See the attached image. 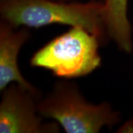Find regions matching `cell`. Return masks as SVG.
Wrapping results in <instances>:
<instances>
[{
    "label": "cell",
    "instance_id": "cell-1",
    "mask_svg": "<svg viewBox=\"0 0 133 133\" xmlns=\"http://www.w3.org/2000/svg\"><path fill=\"white\" fill-rule=\"evenodd\" d=\"M103 2L66 3L53 0H0V17L14 28H38L50 24L80 27L108 39L103 21Z\"/></svg>",
    "mask_w": 133,
    "mask_h": 133
},
{
    "label": "cell",
    "instance_id": "cell-2",
    "mask_svg": "<svg viewBox=\"0 0 133 133\" xmlns=\"http://www.w3.org/2000/svg\"><path fill=\"white\" fill-rule=\"evenodd\" d=\"M39 115L54 120L66 133H98L121 121V113L107 101L88 102L73 82L59 81L38 101Z\"/></svg>",
    "mask_w": 133,
    "mask_h": 133
},
{
    "label": "cell",
    "instance_id": "cell-3",
    "mask_svg": "<svg viewBox=\"0 0 133 133\" xmlns=\"http://www.w3.org/2000/svg\"><path fill=\"white\" fill-rule=\"evenodd\" d=\"M100 44L97 36L80 27H71L35 52L30 65L66 79L86 76L101 64Z\"/></svg>",
    "mask_w": 133,
    "mask_h": 133
},
{
    "label": "cell",
    "instance_id": "cell-4",
    "mask_svg": "<svg viewBox=\"0 0 133 133\" xmlns=\"http://www.w3.org/2000/svg\"><path fill=\"white\" fill-rule=\"evenodd\" d=\"M38 97L13 83L2 91L0 133H58L57 122H44L38 110Z\"/></svg>",
    "mask_w": 133,
    "mask_h": 133
},
{
    "label": "cell",
    "instance_id": "cell-5",
    "mask_svg": "<svg viewBox=\"0 0 133 133\" xmlns=\"http://www.w3.org/2000/svg\"><path fill=\"white\" fill-rule=\"evenodd\" d=\"M30 37L28 28H14L0 21V91L16 83L25 90L42 97L39 90L31 84L22 74L18 66V55Z\"/></svg>",
    "mask_w": 133,
    "mask_h": 133
},
{
    "label": "cell",
    "instance_id": "cell-6",
    "mask_svg": "<svg viewBox=\"0 0 133 133\" xmlns=\"http://www.w3.org/2000/svg\"><path fill=\"white\" fill-rule=\"evenodd\" d=\"M129 0H103V21L109 39L125 53L133 51L132 28L129 20Z\"/></svg>",
    "mask_w": 133,
    "mask_h": 133
},
{
    "label": "cell",
    "instance_id": "cell-7",
    "mask_svg": "<svg viewBox=\"0 0 133 133\" xmlns=\"http://www.w3.org/2000/svg\"><path fill=\"white\" fill-rule=\"evenodd\" d=\"M118 133H133V118L124 122L118 129Z\"/></svg>",
    "mask_w": 133,
    "mask_h": 133
}]
</instances>
